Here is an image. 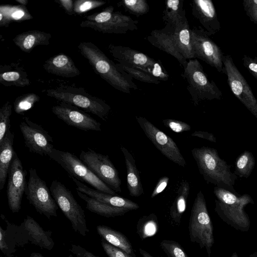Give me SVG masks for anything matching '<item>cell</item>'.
I'll use <instances>...</instances> for the list:
<instances>
[{"label":"cell","instance_id":"obj_22","mask_svg":"<svg viewBox=\"0 0 257 257\" xmlns=\"http://www.w3.org/2000/svg\"><path fill=\"white\" fill-rule=\"evenodd\" d=\"M153 46L175 58L183 66L186 67L188 60L178 51L171 33L165 28L151 31L147 38Z\"/></svg>","mask_w":257,"mask_h":257},{"label":"cell","instance_id":"obj_45","mask_svg":"<svg viewBox=\"0 0 257 257\" xmlns=\"http://www.w3.org/2000/svg\"><path fill=\"white\" fill-rule=\"evenodd\" d=\"M242 5L250 21L257 25V0H244Z\"/></svg>","mask_w":257,"mask_h":257},{"label":"cell","instance_id":"obj_3","mask_svg":"<svg viewBox=\"0 0 257 257\" xmlns=\"http://www.w3.org/2000/svg\"><path fill=\"white\" fill-rule=\"evenodd\" d=\"M215 211L228 225L236 229L247 231L250 227L249 217L244 210L249 203H253L248 194L238 196L222 188L215 187Z\"/></svg>","mask_w":257,"mask_h":257},{"label":"cell","instance_id":"obj_17","mask_svg":"<svg viewBox=\"0 0 257 257\" xmlns=\"http://www.w3.org/2000/svg\"><path fill=\"white\" fill-rule=\"evenodd\" d=\"M27 171L24 169L20 159L15 153L8 172L7 187L8 203L13 213L19 212L21 210L23 196L27 186Z\"/></svg>","mask_w":257,"mask_h":257},{"label":"cell","instance_id":"obj_13","mask_svg":"<svg viewBox=\"0 0 257 257\" xmlns=\"http://www.w3.org/2000/svg\"><path fill=\"white\" fill-rule=\"evenodd\" d=\"M224 73L227 83L233 94L257 118V99L241 72L234 63L230 55L223 58Z\"/></svg>","mask_w":257,"mask_h":257},{"label":"cell","instance_id":"obj_32","mask_svg":"<svg viewBox=\"0 0 257 257\" xmlns=\"http://www.w3.org/2000/svg\"><path fill=\"white\" fill-rule=\"evenodd\" d=\"M33 17L23 6H1L0 7V25L8 27L12 20L21 21L30 20Z\"/></svg>","mask_w":257,"mask_h":257},{"label":"cell","instance_id":"obj_20","mask_svg":"<svg viewBox=\"0 0 257 257\" xmlns=\"http://www.w3.org/2000/svg\"><path fill=\"white\" fill-rule=\"evenodd\" d=\"M191 7L193 17L210 36L219 32L220 23L212 1L193 0Z\"/></svg>","mask_w":257,"mask_h":257},{"label":"cell","instance_id":"obj_55","mask_svg":"<svg viewBox=\"0 0 257 257\" xmlns=\"http://www.w3.org/2000/svg\"><path fill=\"white\" fill-rule=\"evenodd\" d=\"M231 257H238V256H237V254H236V253H234L232 255Z\"/></svg>","mask_w":257,"mask_h":257},{"label":"cell","instance_id":"obj_56","mask_svg":"<svg viewBox=\"0 0 257 257\" xmlns=\"http://www.w3.org/2000/svg\"><path fill=\"white\" fill-rule=\"evenodd\" d=\"M254 59L257 61V54L255 56Z\"/></svg>","mask_w":257,"mask_h":257},{"label":"cell","instance_id":"obj_16","mask_svg":"<svg viewBox=\"0 0 257 257\" xmlns=\"http://www.w3.org/2000/svg\"><path fill=\"white\" fill-rule=\"evenodd\" d=\"M22 119L19 128L26 147L31 153L48 156L54 149L52 137L41 125L32 121L29 117L25 116Z\"/></svg>","mask_w":257,"mask_h":257},{"label":"cell","instance_id":"obj_25","mask_svg":"<svg viewBox=\"0 0 257 257\" xmlns=\"http://www.w3.org/2000/svg\"><path fill=\"white\" fill-rule=\"evenodd\" d=\"M123 154L126 168V184L129 194L139 197L144 194V189L136 161L131 153L123 146L120 147Z\"/></svg>","mask_w":257,"mask_h":257},{"label":"cell","instance_id":"obj_29","mask_svg":"<svg viewBox=\"0 0 257 257\" xmlns=\"http://www.w3.org/2000/svg\"><path fill=\"white\" fill-rule=\"evenodd\" d=\"M76 192L78 196L86 202V208L90 211L98 215L106 217H111L123 215L130 211L126 209L109 206L80 191H76Z\"/></svg>","mask_w":257,"mask_h":257},{"label":"cell","instance_id":"obj_41","mask_svg":"<svg viewBox=\"0 0 257 257\" xmlns=\"http://www.w3.org/2000/svg\"><path fill=\"white\" fill-rule=\"evenodd\" d=\"M160 246L168 257H189L181 245L175 241L163 240L161 242Z\"/></svg>","mask_w":257,"mask_h":257},{"label":"cell","instance_id":"obj_35","mask_svg":"<svg viewBox=\"0 0 257 257\" xmlns=\"http://www.w3.org/2000/svg\"><path fill=\"white\" fill-rule=\"evenodd\" d=\"M17 242L9 229L0 227V249L5 257H14Z\"/></svg>","mask_w":257,"mask_h":257},{"label":"cell","instance_id":"obj_38","mask_svg":"<svg viewBox=\"0 0 257 257\" xmlns=\"http://www.w3.org/2000/svg\"><path fill=\"white\" fill-rule=\"evenodd\" d=\"M138 223V233L142 238L153 236L157 230V217L154 214L144 216Z\"/></svg>","mask_w":257,"mask_h":257},{"label":"cell","instance_id":"obj_48","mask_svg":"<svg viewBox=\"0 0 257 257\" xmlns=\"http://www.w3.org/2000/svg\"><path fill=\"white\" fill-rule=\"evenodd\" d=\"M169 180V178L167 176H164L160 178L151 194V198H154L164 191L168 184Z\"/></svg>","mask_w":257,"mask_h":257},{"label":"cell","instance_id":"obj_42","mask_svg":"<svg viewBox=\"0 0 257 257\" xmlns=\"http://www.w3.org/2000/svg\"><path fill=\"white\" fill-rule=\"evenodd\" d=\"M105 2L96 0H79L76 1L74 4V11L75 14H80L90 10L104 5Z\"/></svg>","mask_w":257,"mask_h":257},{"label":"cell","instance_id":"obj_33","mask_svg":"<svg viewBox=\"0 0 257 257\" xmlns=\"http://www.w3.org/2000/svg\"><path fill=\"white\" fill-rule=\"evenodd\" d=\"M0 83L6 86L25 87L30 84V81L26 72L12 70L1 73Z\"/></svg>","mask_w":257,"mask_h":257},{"label":"cell","instance_id":"obj_21","mask_svg":"<svg viewBox=\"0 0 257 257\" xmlns=\"http://www.w3.org/2000/svg\"><path fill=\"white\" fill-rule=\"evenodd\" d=\"M71 178L77 186L76 191H80L101 203L113 207L126 209L129 211L136 210L140 207L137 203L130 199L91 188L74 177Z\"/></svg>","mask_w":257,"mask_h":257},{"label":"cell","instance_id":"obj_19","mask_svg":"<svg viewBox=\"0 0 257 257\" xmlns=\"http://www.w3.org/2000/svg\"><path fill=\"white\" fill-rule=\"evenodd\" d=\"M108 50L118 63L140 69L152 75L153 68L157 62L154 59L127 47L110 44Z\"/></svg>","mask_w":257,"mask_h":257},{"label":"cell","instance_id":"obj_57","mask_svg":"<svg viewBox=\"0 0 257 257\" xmlns=\"http://www.w3.org/2000/svg\"><path fill=\"white\" fill-rule=\"evenodd\" d=\"M256 43H257V39L256 40Z\"/></svg>","mask_w":257,"mask_h":257},{"label":"cell","instance_id":"obj_53","mask_svg":"<svg viewBox=\"0 0 257 257\" xmlns=\"http://www.w3.org/2000/svg\"><path fill=\"white\" fill-rule=\"evenodd\" d=\"M16 1L23 6H26L28 3L27 0H16Z\"/></svg>","mask_w":257,"mask_h":257},{"label":"cell","instance_id":"obj_39","mask_svg":"<svg viewBox=\"0 0 257 257\" xmlns=\"http://www.w3.org/2000/svg\"><path fill=\"white\" fill-rule=\"evenodd\" d=\"M118 6L122 7L130 14L137 17L148 13L149 6L145 0H123L118 3Z\"/></svg>","mask_w":257,"mask_h":257},{"label":"cell","instance_id":"obj_5","mask_svg":"<svg viewBox=\"0 0 257 257\" xmlns=\"http://www.w3.org/2000/svg\"><path fill=\"white\" fill-rule=\"evenodd\" d=\"M212 223L209 215L204 195L199 191L194 201L189 223L191 241L205 248L209 257L214 243Z\"/></svg>","mask_w":257,"mask_h":257},{"label":"cell","instance_id":"obj_26","mask_svg":"<svg viewBox=\"0 0 257 257\" xmlns=\"http://www.w3.org/2000/svg\"><path fill=\"white\" fill-rule=\"evenodd\" d=\"M51 35L39 30H32L17 35L13 41L21 50L30 53L38 45L49 44Z\"/></svg>","mask_w":257,"mask_h":257},{"label":"cell","instance_id":"obj_1","mask_svg":"<svg viewBox=\"0 0 257 257\" xmlns=\"http://www.w3.org/2000/svg\"><path fill=\"white\" fill-rule=\"evenodd\" d=\"M81 54L86 58L95 72L115 89L126 93L137 89L133 78L119 70L111 60L96 45L82 42L78 46Z\"/></svg>","mask_w":257,"mask_h":257},{"label":"cell","instance_id":"obj_37","mask_svg":"<svg viewBox=\"0 0 257 257\" xmlns=\"http://www.w3.org/2000/svg\"><path fill=\"white\" fill-rule=\"evenodd\" d=\"M40 100V97L33 93H29L18 97L14 103V108L16 113L23 115L31 109Z\"/></svg>","mask_w":257,"mask_h":257},{"label":"cell","instance_id":"obj_31","mask_svg":"<svg viewBox=\"0 0 257 257\" xmlns=\"http://www.w3.org/2000/svg\"><path fill=\"white\" fill-rule=\"evenodd\" d=\"M189 192L188 182L186 180H182L177 190V196L170 208V215L175 222H180L182 215L186 208Z\"/></svg>","mask_w":257,"mask_h":257},{"label":"cell","instance_id":"obj_23","mask_svg":"<svg viewBox=\"0 0 257 257\" xmlns=\"http://www.w3.org/2000/svg\"><path fill=\"white\" fill-rule=\"evenodd\" d=\"M168 31L171 33L180 54L187 60L196 59L191 41V29L186 15L172 29Z\"/></svg>","mask_w":257,"mask_h":257},{"label":"cell","instance_id":"obj_8","mask_svg":"<svg viewBox=\"0 0 257 257\" xmlns=\"http://www.w3.org/2000/svg\"><path fill=\"white\" fill-rule=\"evenodd\" d=\"M138 23L128 16L114 12V8L109 6L99 13L87 16L80 25L103 33L125 34L137 30Z\"/></svg>","mask_w":257,"mask_h":257},{"label":"cell","instance_id":"obj_6","mask_svg":"<svg viewBox=\"0 0 257 257\" xmlns=\"http://www.w3.org/2000/svg\"><path fill=\"white\" fill-rule=\"evenodd\" d=\"M184 70L183 77L194 105H197L202 100L222 98L221 91L213 80L208 79L197 59L188 60Z\"/></svg>","mask_w":257,"mask_h":257},{"label":"cell","instance_id":"obj_47","mask_svg":"<svg viewBox=\"0 0 257 257\" xmlns=\"http://www.w3.org/2000/svg\"><path fill=\"white\" fill-rule=\"evenodd\" d=\"M242 60L243 66L257 80V61L247 55H244Z\"/></svg>","mask_w":257,"mask_h":257},{"label":"cell","instance_id":"obj_36","mask_svg":"<svg viewBox=\"0 0 257 257\" xmlns=\"http://www.w3.org/2000/svg\"><path fill=\"white\" fill-rule=\"evenodd\" d=\"M115 65L119 70L124 72L132 78L148 83L159 84L160 83L158 79L143 70L119 63Z\"/></svg>","mask_w":257,"mask_h":257},{"label":"cell","instance_id":"obj_44","mask_svg":"<svg viewBox=\"0 0 257 257\" xmlns=\"http://www.w3.org/2000/svg\"><path fill=\"white\" fill-rule=\"evenodd\" d=\"M101 246L108 257H135L116 247L102 239Z\"/></svg>","mask_w":257,"mask_h":257},{"label":"cell","instance_id":"obj_12","mask_svg":"<svg viewBox=\"0 0 257 257\" xmlns=\"http://www.w3.org/2000/svg\"><path fill=\"white\" fill-rule=\"evenodd\" d=\"M79 159L96 176L115 192H121V180L115 166L107 155L88 148L82 151Z\"/></svg>","mask_w":257,"mask_h":257},{"label":"cell","instance_id":"obj_51","mask_svg":"<svg viewBox=\"0 0 257 257\" xmlns=\"http://www.w3.org/2000/svg\"><path fill=\"white\" fill-rule=\"evenodd\" d=\"M139 251L143 257H153L152 255L149 253L147 251L142 248H140Z\"/></svg>","mask_w":257,"mask_h":257},{"label":"cell","instance_id":"obj_52","mask_svg":"<svg viewBox=\"0 0 257 257\" xmlns=\"http://www.w3.org/2000/svg\"><path fill=\"white\" fill-rule=\"evenodd\" d=\"M30 257H45L42 254L39 252H32L30 254Z\"/></svg>","mask_w":257,"mask_h":257},{"label":"cell","instance_id":"obj_27","mask_svg":"<svg viewBox=\"0 0 257 257\" xmlns=\"http://www.w3.org/2000/svg\"><path fill=\"white\" fill-rule=\"evenodd\" d=\"M14 139V134L10 130L0 145V191L4 187L9 170L16 153L13 147Z\"/></svg>","mask_w":257,"mask_h":257},{"label":"cell","instance_id":"obj_46","mask_svg":"<svg viewBox=\"0 0 257 257\" xmlns=\"http://www.w3.org/2000/svg\"><path fill=\"white\" fill-rule=\"evenodd\" d=\"M69 257H101L94 254L79 245L72 244L69 249Z\"/></svg>","mask_w":257,"mask_h":257},{"label":"cell","instance_id":"obj_9","mask_svg":"<svg viewBox=\"0 0 257 257\" xmlns=\"http://www.w3.org/2000/svg\"><path fill=\"white\" fill-rule=\"evenodd\" d=\"M50 189L52 197L70 221L74 231L85 236L89 230L87 226L85 212L71 191L57 180L52 182Z\"/></svg>","mask_w":257,"mask_h":257},{"label":"cell","instance_id":"obj_40","mask_svg":"<svg viewBox=\"0 0 257 257\" xmlns=\"http://www.w3.org/2000/svg\"><path fill=\"white\" fill-rule=\"evenodd\" d=\"M12 113V106L10 101L0 108V145L2 144L6 133L10 130V117Z\"/></svg>","mask_w":257,"mask_h":257},{"label":"cell","instance_id":"obj_54","mask_svg":"<svg viewBox=\"0 0 257 257\" xmlns=\"http://www.w3.org/2000/svg\"><path fill=\"white\" fill-rule=\"evenodd\" d=\"M249 257H257V252L254 253L253 254L250 255Z\"/></svg>","mask_w":257,"mask_h":257},{"label":"cell","instance_id":"obj_49","mask_svg":"<svg viewBox=\"0 0 257 257\" xmlns=\"http://www.w3.org/2000/svg\"><path fill=\"white\" fill-rule=\"evenodd\" d=\"M63 7L65 12L69 15L75 14L74 11V4L71 0L56 1Z\"/></svg>","mask_w":257,"mask_h":257},{"label":"cell","instance_id":"obj_2","mask_svg":"<svg viewBox=\"0 0 257 257\" xmlns=\"http://www.w3.org/2000/svg\"><path fill=\"white\" fill-rule=\"evenodd\" d=\"M191 153L199 173L207 183L236 194L233 188L236 176L215 149L203 146L193 149Z\"/></svg>","mask_w":257,"mask_h":257},{"label":"cell","instance_id":"obj_43","mask_svg":"<svg viewBox=\"0 0 257 257\" xmlns=\"http://www.w3.org/2000/svg\"><path fill=\"white\" fill-rule=\"evenodd\" d=\"M162 122L166 127L177 133L189 131L191 128L187 123L174 119H164Z\"/></svg>","mask_w":257,"mask_h":257},{"label":"cell","instance_id":"obj_11","mask_svg":"<svg viewBox=\"0 0 257 257\" xmlns=\"http://www.w3.org/2000/svg\"><path fill=\"white\" fill-rule=\"evenodd\" d=\"M29 177L25 192L27 199L40 214L50 219L57 217L58 206L52 197L45 181L34 168L29 170Z\"/></svg>","mask_w":257,"mask_h":257},{"label":"cell","instance_id":"obj_7","mask_svg":"<svg viewBox=\"0 0 257 257\" xmlns=\"http://www.w3.org/2000/svg\"><path fill=\"white\" fill-rule=\"evenodd\" d=\"M48 156L59 164L70 177H73L82 183H86L98 191L115 195L113 190L96 176L74 154L54 148Z\"/></svg>","mask_w":257,"mask_h":257},{"label":"cell","instance_id":"obj_50","mask_svg":"<svg viewBox=\"0 0 257 257\" xmlns=\"http://www.w3.org/2000/svg\"><path fill=\"white\" fill-rule=\"evenodd\" d=\"M192 137H196L204 139H206L210 141L215 142V138L213 136V135L211 134L208 133L207 132H203L201 131H195L191 134Z\"/></svg>","mask_w":257,"mask_h":257},{"label":"cell","instance_id":"obj_4","mask_svg":"<svg viewBox=\"0 0 257 257\" xmlns=\"http://www.w3.org/2000/svg\"><path fill=\"white\" fill-rule=\"evenodd\" d=\"M47 96L81 108L86 112L94 114L106 120L111 107L104 100L93 96L83 88L67 85H60L55 88L46 90Z\"/></svg>","mask_w":257,"mask_h":257},{"label":"cell","instance_id":"obj_18","mask_svg":"<svg viewBox=\"0 0 257 257\" xmlns=\"http://www.w3.org/2000/svg\"><path fill=\"white\" fill-rule=\"evenodd\" d=\"M52 111L58 118L69 125L84 131H101L99 122L75 106L61 102L53 106Z\"/></svg>","mask_w":257,"mask_h":257},{"label":"cell","instance_id":"obj_28","mask_svg":"<svg viewBox=\"0 0 257 257\" xmlns=\"http://www.w3.org/2000/svg\"><path fill=\"white\" fill-rule=\"evenodd\" d=\"M96 230L102 239L130 254L135 255L132 244L121 232L104 225H97Z\"/></svg>","mask_w":257,"mask_h":257},{"label":"cell","instance_id":"obj_30","mask_svg":"<svg viewBox=\"0 0 257 257\" xmlns=\"http://www.w3.org/2000/svg\"><path fill=\"white\" fill-rule=\"evenodd\" d=\"M183 1L168 0L165 2L163 20L166 24L164 28L167 30L172 29L186 15L183 9Z\"/></svg>","mask_w":257,"mask_h":257},{"label":"cell","instance_id":"obj_24","mask_svg":"<svg viewBox=\"0 0 257 257\" xmlns=\"http://www.w3.org/2000/svg\"><path fill=\"white\" fill-rule=\"evenodd\" d=\"M48 73L66 78H72L80 74L71 58L63 54L55 55L47 60L43 64Z\"/></svg>","mask_w":257,"mask_h":257},{"label":"cell","instance_id":"obj_15","mask_svg":"<svg viewBox=\"0 0 257 257\" xmlns=\"http://www.w3.org/2000/svg\"><path fill=\"white\" fill-rule=\"evenodd\" d=\"M136 120L146 137L161 153L170 161L184 167L186 161L174 140L147 118L136 116Z\"/></svg>","mask_w":257,"mask_h":257},{"label":"cell","instance_id":"obj_10","mask_svg":"<svg viewBox=\"0 0 257 257\" xmlns=\"http://www.w3.org/2000/svg\"><path fill=\"white\" fill-rule=\"evenodd\" d=\"M5 221L7 228L14 236L18 246H23L31 243L42 249L50 250L53 248L55 243L52 238V232L45 230L33 217L27 216L19 225Z\"/></svg>","mask_w":257,"mask_h":257},{"label":"cell","instance_id":"obj_34","mask_svg":"<svg viewBox=\"0 0 257 257\" xmlns=\"http://www.w3.org/2000/svg\"><path fill=\"white\" fill-rule=\"evenodd\" d=\"M255 164L254 159L248 151L243 152L237 159L235 169L240 177L247 178L252 172Z\"/></svg>","mask_w":257,"mask_h":257},{"label":"cell","instance_id":"obj_14","mask_svg":"<svg viewBox=\"0 0 257 257\" xmlns=\"http://www.w3.org/2000/svg\"><path fill=\"white\" fill-rule=\"evenodd\" d=\"M191 41L197 58L206 62L219 73H224L223 58L221 48L210 38L201 27L191 29Z\"/></svg>","mask_w":257,"mask_h":257}]
</instances>
